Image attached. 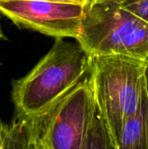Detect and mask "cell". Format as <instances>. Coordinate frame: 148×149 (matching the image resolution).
I'll list each match as a JSON object with an SVG mask.
<instances>
[{
	"mask_svg": "<svg viewBox=\"0 0 148 149\" xmlns=\"http://www.w3.org/2000/svg\"><path fill=\"white\" fill-rule=\"evenodd\" d=\"M92 56L76 42L56 38L50 51L25 76L11 81L14 117L37 116L90 75Z\"/></svg>",
	"mask_w": 148,
	"mask_h": 149,
	"instance_id": "6da1fadb",
	"label": "cell"
},
{
	"mask_svg": "<svg viewBox=\"0 0 148 149\" xmlns=\"http://www.w3.org/2000/svg\"><path fill=\"white\" fill-rule=\"evenodd\" d=\"M76 40L92 57L120 55L148 60V24L119 0H87Z\"/></svg>",
	"mask_w": 148,
	"mask_h": 149,
	"instance_id": "7a4b0ae2",
	"label": "cell"
},
{
	"mask_svg": "<svg viewBox=\"0 0 148 149\" xmlns=\"http://www.w3.org/2000/svg\"><path fill=\"white\" fill-rule=\"evenodd\" d=\"M147 61L120 56L92 57L91 79L97 107L117 142L146 88Z\"/></svg>",
	"mask_w": 148,
	"mask_h": 149,
	"instance_id": "3957f363",
	"label": "cell"
},
{
	"mask_svg": "<svg viewBox=\"0 0 148 149\" xmlns=\"http://www.w3.org/2000/svg\"><path fill=\"white\" fill-rule=\"evenodd\" d=\"M96 111L89 75L46 111L25 120L42 149H85Z\"/></svg>",
	"mask_w": 148,
	"mask_h": 149,
	"instance_id": "277c9868",
	"label": "cell"
},
{
	"mask_svg": "<svg viewBox=\"0 0 148 149\" xmlns=\"http://www.w3.org/2000/svg\"><path fill=\"white\" fill-rule=\"evenodd\" d=\"M87 0H0V15L16 26L56 38L77 39Z\"/></svg>",
	"mask_w": 148,
	"mask_h": 149,
	"instance_id": "5b68a950",
	"label": "cell"
},
{
	"mask_svg": "<svg viewBox=\"0 0 148 149\" xmlns=\"http://www.w3.org/2000/svg\"><path fill=\"white\" fill-rule=\"evenodd\" d=\"M116 144L118 149H148L147 85L138 109L124 124Z\"/></svg>",
	"mask_w": 148,
	"mask_h": 149,
	"instance_id": "8992f818",
	"label": "cell"
},
{
	"mask_svg": "<svg viewBox=\"0 0 148 149\" xmlns=\"http://www.w3.org/2000/svg\"><path fill=\"white\" fill-rule=\"evenodd\" d=\"M0 149H42L27 120L13 117L8 124L1 125Z\"/></svg>",
	"mask_w": 148,
	"mask_h": 149,
	"instance_id": "52a82bcc",
	"label": "cell"
},
{
	"mask_svg": "<svg viewBox=\"0 0 148 149\" xmlns=\"http://www.w3.org/2000/svg\"><path fill=\"white\" fill-rule=\"evenodd\" d=\"M85 149H118L116 141L98 107Z\"/></svg>",
	"mask_w": 148,
	"mask_h": 149,
	"instance_id": "ba28073f",
	"label": "cell"
},
{
	"mask_svg": "<svg viewBox=\"0 0 148 149\" xmlns=\"http://www.w3.org/2000/svg\"><path fill=\"white\" fill-rule=\"evenodd\" d=\"M123 8L148 24V0H119Z\"/></svg>",
	"mask_w": 148,
	"mask_h": 149,
	"instance_id": "9c48e42d",
	"label": "cell"
},
{
	"mask_svg": "<svg viewBox=\"0 0 148 149\" xmlns=\"http://www.w3.org/2000/svg\"><path fill=\"white\" fill-rule=\"evenodd\" d=\"M1 18H2V16L0 15V41H3V40H7V38L2 29V25H1Z\"/></svg>",
	"mask_w": 148,
	"mask_h": 149,
	"instance_id": "30bf717a",
	"label": "cell"
},
{
	"mask_svg": "<svg viewBox=\"0 0 148 149\" xmlns=\"http://www.w3.org/2000/svg\"><path fill=\"white\" fill-rule=\"evenodd\" d=\"M146 85H147V92L148 95V60L147 61V68H146Z\"/></svg>",
	"mask_w": 148,
	"mask_h": 149,
	"instance_id": "8fae6325",
	"label": "cell"
},
{
	"mask_svg": "<svg viewBox=\"0 0 148 149\" xmlns=\"http://www.w3.org/2000/svg\"><path fill=\"white\" fill-rule=\"evenodd\" d=\"M1 125H2V123L0 122V145H1V140H2V132H1Z\"/></svg>",
	"mask_w": 148,
	"mask_h": 149,
	"instance_id": "7c38bea8",
	"label": "cell"
}]
</instances>
